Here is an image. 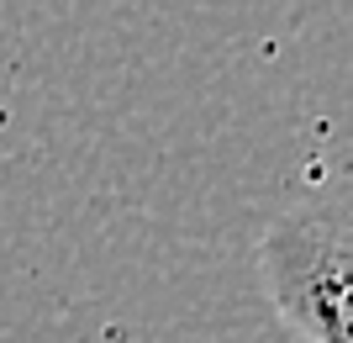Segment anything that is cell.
Instances as JSON below:
<instances>
[{"instance_id":"obj_1","label":"cell","mask_w":353,"mask_h":343,"mask_svg":"<svg viewBox=\"0 0 353 343\" xmlns=\"http://www.w3.org/2000/svg\"><path fill=\"white\" fill-rule=\"evenodd\" d=\"M259 285L301 343H353V211H280L259 238Z\"/></svg>"}]
</instances>
